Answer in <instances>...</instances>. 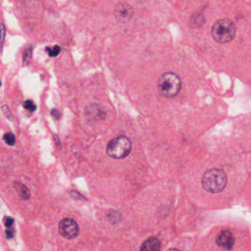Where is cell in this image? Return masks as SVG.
Wrapping results in <instances>:
<instances>
[{
    "label": "cell",
    "instance_id": "6da1fadb",
    "mask_svg": "<svg viewBox=\"0 0 251 251\" xmlns=\"http://www.w3.org/2000/svg\"><path fill=\"white\" fill-rule=\"evenodd\" d=\"M228 183L226 173L219 169L208 170L202 178V186L210 193H219L226 188Z\"/></svg>",
    "mask_w": 251,
    "mask_h": 251
},
{
    "label": "cell",
    "instance_id": "7a4b0ae2",
    "mask_svg": "<svg viewBox=\"0 0 251 251\" xmlns=\"http://www.w3.org/2000/svg\"><path fill=\"white\" fill-rule=\"evenodd\" d=\"M236 32V25L229 18L218 20L212 26V38L219 44H226L232 41Z\"/></svg>",
    "mask_w": 251,
    "mask_h": 251
},
{
    "label": "cell",
    "instance_id": "3957f363",
    "mask_svg": "<svg viewBox=\"0 0 251 251\" xmlns=\"http://www.w3.org/2000/svg\"><path fill=\"white\" fill-rule=\"evenodd\" d=\"M158 89L163 97L168 98L176 97L181 90V80L176 73H164L159 78Z\"/></svg>",
    "mask_w": 251,
    "mask_h": 251
},
{
    "label": "cell",
    "instance_id": "277c9868",
    "mask_svg": "<svg viewBox=\"0 0 251 251\" xmlns=\"http://www.w3.org/2000/svg\"><path fill=\"white\" fill-rule=\"evenodd\" d=\"M132 150V143L129 138L120 136L109 142L106 153L114 159H123L127 157Z\"/></svg>",
    "mask_w": 251,
    "mask_h": 251
},
{
    "label": "cell",
    "instance_id": "5b68a950",
    "mask_svg": "<svg viewBox=\"0 0 251 251\" xmlns=\"http://www.w3.org/2000/svg\"><path fill=\"white\" fill-rule=\"evenodd\" d=\"M58 232L65 239H73L78 236L80 229L74 219L65 218L59 222Z\"/></svg>",
    "mask_w": 251,
    "mask_h": 251
},
{
    "label": "cell",
    "instance_id": "8992f818",
    "mask_svg": "<svg viewBox=\"0 0 251 251\" xmlns=\"http://www.w3.org/2000/svg\"><path fill=\"white\" fill-rule=\"evenodd\" d=\"M114 15L118 22L127 23L134 16V10L129 4L121 2L116 6Z\"/></svg>",
    "mask_w": 251,
    "mask_h": 251
},
{
    "label": "cell",
    "instance_id": "52a82bcc",
    "mask_svg": "<svg viewBox=\"0 0 251 251\" xmlns=\"http://www.w3.org/2000/svg\"><path fill=\"white\" fill-rule=\"evenodd\" d=\"M216 243L223 249L232 250L234 245V238L230 231L223 230L216 237Z\"/></svg>",
    "mask_w": 251,
    "mask_h": 251
},
{
    "label": "cell",
    "instance_id": "ba28073f",
    "mask_svg": "<svg viewBox=\"0 0 251 251\" xmlns=\"http://www.w3.org/2000/svg\"><path fill=\"white\" fill-rule=\"evenodd\" d=\"M142 251H157L161 250V242L157 238L151 237L145 241L142 245Z\"/></svg>",
    "mask_w": 251,
    "mask_h": 251
},
{
    "label": "cell",
    "instance_id": "9c48e42d",
    "mask_svg": "<svg viewBox=\"0 0 251 251\" xmlns=\"http://www.w3.org/2000/svg\"><path fill=\"white\" fill-rule=\"evenodd\" d=\"M14 188L20 197L24 200H28L31 197V192L24 185L19 183H14Z\"/></svg>",
    "mask_w": 251,
    "mask_h": 251
},
{
    "label": "cell",
    "instance_id": "30bf717a",
    "mask_svg": "<svg viewBox=\"0 0 251 251\" xmlns=\"http://www.w3.org/2000/svg\"><path fill=\"white\" fill-rule=\"evenodd\" d=\"M5 143L9 146H14L16 143V136L14 133H7L3 136Z\"/></svg>",
    "mask_w": 251,
    "mask_h": 251
},
{
    "label": "cell",
    "instance_id": "8fae6325",
    "mask_svg": "<svg viewBox=\"0 0 251 251\" xmlns=\"http://www.w3.org/2000/svg\"><path fill=\"white\" fill-rule=\"evenodd\" d=\"M47 52H48L49 55L50 57H56L58 56V54L61 53V47L59 46L55 45L53 47V48H50V47H47L46 49Z\"/></svg>",
    "mask_w": 251,
    "mask_h": 251
},
{
    "label": "cell",
    "instance_id": "7c38bea8",
    "mask_svg": "<svg viewBox=\"0 0 251 251\" xmlns=\"http://www.w3.org/2000/svg\"><path fill=\"white\" fill-rule=\"evenodd\" d=\"M23 107H24L26 110H30L31 112H34V111H35L36 109V106L34 102L31 100H25V101L23 103Z\"/></svg>",
    "mask_w": 251,
    "mask_h": 251
},
{
    "label": "cell",
    "instance_id": "4fadbf2b",
    "mask_svg": "<svg viewBox=\"0 0 251 251\" xmlns=\"http://www.w3.org/2000/svg\"><path fill=\"white\" fill-rule=\"evenodd\" d=\"M203 17L201 14H197L193 17H191V21L192 22V24H195V25H200L203 22Z\"/></svg>",
    "mask_w": 251,
    "mask_h": 251
},
{
    "label": "cell",
    "instance_id": "5bb4252c",
    "mask_svg": "<svg viewBox=\"0 0 251 251\" xmlns=\"http://www.w3.org/2000/svg\"><path fill=\"white\" fill-rule=\"evenodd\" d=\"M31 56H32V49L31 47L24 52V55H23V63L24 64H28L30 60L31 59Z\"/></svg>",
    "mask_w": 251,
    "mask_h": 251
},
{
    "label": "cell",
    "instance_id": "9a60e30c",
    "mask_svg": "<svg viewBox=\"0 0 251 251\" xmlns=\"http://www.w3.org/2000/svg\"><path fill=\"white\" fill-rule=\"evenodd\" d=\"M14 219L13 218L9 217V216H7V217L5 218V227L11 228L12 225L14 224Z\"/></svg>",
    "mask_w": 251,
    "mask_h": 251
},
{
    "label": "cell",
    "instance_id": "2e32d148",
    "mask_svg": "<svg viewBox=\"0 0 251 251\" xmlns=\"http://www.w3.org/2000/svg\"><path fill=\"white\" fill-rule=\"evenodd\" d=\"M1 28H2V31H1V36H2V40H1V42H2V45L4 43V40H5V33H6V31H5V26H4L3 24H2V25H1Z\"/></svg>",
    "mask_w": 251,
    "mask_h": 251
},
{
    "label": "cell",
    "instance_id": "e0dca14e",
    "mask_svg": "<svg viewBox=\"0 0 251 251\" xmlns=\"http://www.w3.org/2000/svg\"><path fill=\"white\" fill-rule=\"evenodd\" d=\"M5 233H6L8 239H11V238L14 237V232L12 229H11V230H7L6 232H5Z\"/></svg>",
    "mask_w": 251,
    "mask_h": 251
},
{
    "label": "cell",
    "instance_id": "ac0fdd59",
    "mask_svg": "<svg viewBox=\"0 0 251 251\" xmlns=\"http://www.w3.org/2000/svg\"><path fill=\"white\" fill-rule=\"evenodd\" d=\"M52 116L53 117H55L56 119H59V111L58 110H57L56 109H54V110H52Z\"/></svg>",
    "mask_w": 251,
    "mask_h": 251
}]
</instances>
